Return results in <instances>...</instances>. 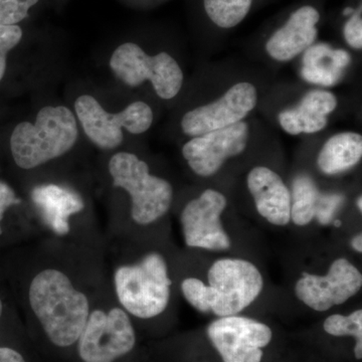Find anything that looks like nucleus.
<instances>
[{
	"mask_svg": "<svg viewBox=\"0 0 362 362\" xmlns=\"http://www.w3.org/2000/svg\"><path fill=\"white\" fill-rule=\"evenodd\" d=\"M30 304L45 334L54 345L77 342L90 315L89 300L70 278L56 269H45L33 279Z\"/></svg>",
	"mask_w": 362,
	"mask_h": 362,
	"instance_id": "obj_1",
	"label": "nucleus"
},
{
	"mask_svg": "<svg viewBox=\"0 0 362 362\" xmlns=\"http://www.w3.org/2000/svg\"><path fill=\"white\" fill-rule=\"evenodd\" d=\"M209 285L195 278L181 284L188 303L202 313L237 315L259 297L263 290L262 274L254 264L242 259H218L209 269Z\"/></svg>",
	"mask_w": 362,
	"mask_h": 362,
	"instance_id": "obj_2",
	"label": "nucleus"
},
{
	"mask_svg": "<svg viewBox=\"0 0 362 362\" xmlns=\"http://www.w3.org/2000/svg\"><path fill=\"white\" fill-rule=\"evenodd\" d=\"M78 126L70 109L47 106L40 109L35 123L21 122L11 137L16 165L32 169L64 156L77 141Z\"/></svg>",
	"mask_w": 362,
	"mask_h": 362,
	"instance_id": "obj_3",
	"label": "nucleus"
},
{
	"mask_svg": "<svg viewBox=\"0 0 362 362\" xmlns=\"http://www.w3.org/2000/svg\"><path fill=\"white\" fill-rule=\"evenodd\" d=\"M114 283L119 302L133 316L153 318L168 307L173 282L168 264L158 252L147 255L134 265L117 269Z\"/></svg>",
	"mask_w": 362,
	"mask_h": 362,
	"instance_id": "obj_4",
	"label": "nucleus"
},
{
	"mask_svg": "<svg viewBox=\"0 0 362 362\" xmlns=\"http://www.w3.org/2000/svg\"><path fill=\"white\" fill-rule=\"evenodd\" d=\"M114 187H121L132 199L131 216L139 225L154 223L168 213L173 197L165 180L151 175L146 162L129 152H119L109 162Z\"/></svg>",
	"mask_w": 362,
	"mask_h": 362,
	"instance_id": "obj_5",
	"label": "nucleus"
},
{
	"mask_svg": "<svg viewBox=\"0 0 362 362\" xmlns=\"http://www.w3.org/2000/svg\"><path fill=\"white\" fill-rule=\"evenodd\" d=\"M110 66L117 78L130 87L150 81L162 99H173L182 87V71L170 54L160 52L149 56L132 42L120 45L113 52Z\"/></svg>",
	"mask_w": 362,
	"mask_h": 362,
	"instance_id": "obj_6",
	"label": "nucleus"
},
{
	"mask_svg": "<svg viewBox=\"0 0 362 362\" xmlns=\"http://www.w3.org/2000/svg\"><path fill=\"white\" fill-rule=\"evenodd\" d=\"M76 113L88 138L102 149H114L122 143L123 128L132 134H141L149 129L153 112L144 102H134L118 114L105 111L94 97H78Z\"/></svg>",
	"mask_w": 362,
	"mask_h": 362,
	"instance_id": "obj_7",
	"label": "nucleus"
},
{
	"mask_svg": "<svg viewBox=\"0 0 362 362\" xmlns=\"http://www.w3.org/2000/svg\"><path fill=\"white\" fill-rule=\"evenodd\" d=\"M78 341L85 362H114L134 347L135 331L128 314L121 308L90 313Z\"/></svg>",
	"mask_w": 362,
	"mask_h": 362,
	"instance_id": "obj_8",
	"label": "nucleus"
},
{
	"mask_svg": "<svg viewBox=\"0 0 362 362\" xmlns=\"http://www.w3.org/2000/svg\"><path fill=\"white\" fill-rule=\"evenodd\" d=\"M207 335L223 362H261L272 340L266 324L240 316L221 317L207 328Z\"/></svg>",
	"mask_w": 362,
	"mask_h": 362,
	"instance_id": "obj_9",
	"label": "nucleus"
},
{
	"mask_svg": "<svg viewBox=\"0 0 362 362\" xmlns=\"http://www.w3.org/2000/svg\"><path fill=\"white\" fill-rule=\"evenodd\" d=\"M361 272L349 259H335L325 276L302 273L295 286L298 299L313 310L323 312L346 302L361 290Z\"/></svg>",
	"mask_w": 362,
	"mask_h": 362,
	"instance_id": "obj_10",
	"label": "nucleus"
},
{
	"mask_svg": "<svg viewBox=\"0 0 362 362\" xmlns=\"http://www.w3.org/2000/svg\"><path fill=\"white\" fill-rule=\"evenodd\" d=\"M226 206L225 195L214 189L188 202L180 216L187 246L209 251L230 249V239L221 220Z\"/></svg>",
	"mask_w": 362,
	"mask_h": 362,
	"instance_id": "obj_11",
	"label": "nucleus"
},
{
	"mask_svg": "<svg viewBox=\"0 0 362 362\" xmlns=\"http://www.w3.org/2000/svg\"><path fill=\"white\" fill-rule=\"evenodd\" d=\"M257 90L250 83L233 86L213 103L187 112L181 120L185 134L197 137L240 122L256 107Z\"/></svg>",
	"mask_w": 362,
	"mask_h": 362,
	"instance_id": "obj_12",
	"label": "nucleus"
},
{
	"mask_svg": "<svg viewBox=\"0 0 362 362\" xmlns=\"http://www.w3.org/2000/svg\"><path fill=\"white\" fill-rule=\"evenodd\" d=\"M247 137V124L240 121L192 138L183 146V157L197 175L209 177L220 170L226 159L243 153Z\"/></svg>",
	"mask_w": 362,
	"mask_h": 362,
	"instance_id": "obj_13",
	"label": "nucleus"
},
{
	"mask_svg": "<svg viewBox=\"0 0 362 362\" xmlns=\"http://www.w3.org/2000/svg\"><path fill=\"white\" fill-rule=\"evenodd\" d=\"M247 187L258 213L269 223L286 226L291 221V192L272 169L252 168L247 175Z\"/></svg>",
	"mask_w": 362,
	"mask_h": 362,
	"instance_id": "obj_14",
	"label": "nucleus"
},
{
	"mask_svg": "<svg viewBox=\"0 0 362 362\" xmlns=\"http://www.w3.org/2000/svg\"><path fill=\"white\" fill-rule=\"evenodd\" d=\"M319 18L320 16L314 7H300L267 42L269 56L276 61L286 62L306 51L316 40Z\"/></svg>",
	"mask_w": 362,
	"mask_h": 362,
	"instance_id": "obj_15",
	"label": "nucleus"
},
{
	"mask_svg": "<svg viewBox=\"0 0 362 362\" xmlns=\"http://www.w3.org/2000/svg\"><path fill=\"white\" fill-rule=\"evenodd\" d=\"M337 97L327 90L307 93L296 107L279 114V123L291 135L316 133L327 125V116L337 109Z\"/></svg>",
	"mask_w": 362,
	"mask_h": 362,
	"instance_id": "obj_16",
	"label": "nucleus"
},
{
	"mask_svg": "<svg viewBox=\"0 0 362 362\" xmlns=\"http://www.w3.org/2000/svg\"><path fill=\"white\" fill-rule=\"evenodd\" d=\"M32 197L47 225L58 235L70 232L71 216L84 209L80 195L59 185H40L33 190Z\"/></svg>",
	"mask_w": 362,
	"mask_h": 362,
	"instance_id": "obj_17",
	"label": "nucleus"
},
{
	"mask_svg": "<svg viewBox=\"0 0 362 362\" xmlns=\"http://www.w3.org/2000/svg\"><path fill=\"white\" fill-rule=\"evenodd\" d=\"M350 62V54L344 49H334L327 44L312 45L304 52L301 76L312 84L332 87L341 81Z\"/></svg>",
	"mask_w": 362,
	"mask_h": 362,
	"instance_id": "obj_18",
	"label": "nucleus"
},
{
	"mask_svg": "<svg viewBox=\"0 0 362 362\" xmlns=\"http://www.w3.org/2000/svg\"><path fill=\"white\" fill-rule=\"evenodd\" d=\"M362 156V137L354 132L333 135L323 145L317 165L327 175H339L354 168Z\"/></svg>",
	"mask_w": 362,
	"mask_h": 362,
	"instance_id": "obj_19",
	"label": "nucleus"
},
{
	"mask_svg": "<svg viewBox=\"0 0 362 362\" xmlns=\"http://www.w3.org/2000/svg\"><path fill=\"white\" fill-rule=\"evenodd\" d=\"M321 194L315 182L307 175H298L292 185L291 220L303 226L316 218Z\"/></svg>",
	"mask_w": 362,
	"mask_h": 362,
	"instance_id": "obj_20",
	"label": "nucleus"
},
{
	"mask_svg": "<svg viewBox=\"0 0 362 362\" xmlns=\"http://www.w3.org/2000/svg\"><path fill=\"white\" fill-rule=\"evenodd\" d=\"M252 0H204V9L214 25L230 28L245 20Z\"/></svg>",
	"mask_w": 362,
	"mask_h": 362,
	"instance_id": "obj_21",
	"label": "nucleus"
},
{
	"mask_svg": "<svg viewBox=\"0 0 362 362\" xmlns=\"http://www.w3.org/2000/svg\"><path fill=\"white\" fill-rule=\"evenodd\" d=\"M324 330L333 337H354L356 339L354 354L357 359L362 358V311H354L349 316L334 314L324 321Z\"/></svg>",
	"mask_w": 362,
	"mask_h": 362,
	"instance_id": "obj_22",
	"label": "nucleus"
},
{
	"mask_svg": "<svg viewBox=\"0 0 362 362\" xmlns=\"http://www.w3.org/2000/svg\"><path fill=\"white\" fill-rule=\"evenodd\" d=\"M39 0H0V25H13L28 16Z\"/></svg>",
	"mask_w": 362,
	"mask_h": 362,
	"instance_id": "obj_23",
	"label": "nucleus"
},
{
	"mask_svg": "<svg viewBox=\"0 0 362 362\" xmlns=\"http://www.w3.org/2000/svg\"><path fill=\"white\" fill-rule=\"evenodd\" d=\"M23 30L18 25H0V81L6 70L7 54L20 44Z\"/></svg>",
	"mask_w": 362,
	"mask_h": 362,
	"instance_id": "obj_24",
	"label": "nucleus"
},
{
	"mask_svg": "<svg viewBox=\"0 0 362 362\" xmlns=\"http://www.w3.org/2000/svg\"><path fill=\"white\" fill-rule=\"evenodd\" d=\"M345 40L354 49H361L362 47V18L361 6L354 11L351 18L345 23L343 28Z\"/></svg>",
	"mask_w": 362,
	"mask_h": 362,
	"instance_id": "obj_25",
	"label": "nucleus"
},
{
	"mask_svg": "<svg viewBox=\"0 0 362 362\" xmlns=\"http://www.w3.org/2000/svg\"><path fill=\"white\" fill-rule=\"evenodd\" d=\"M344 201V197L340 194H321L319 202L318 209H317L316 218L320 223H328L332 218L333 214L338 209V206Z\"/></svg>",
	"mask_w": 362,
	"mask_h": 362,
	"instance_id": "obj_26",
	"label": "nucleus"
},
{
	"mask_svg": "<svg viewBox=\"0 0 362 362\" xmlns=\"http://www.w3.org/2000/svg\"><path fill=\"white\" fill-rule=\"evenodd\" d=\"M21 204V199H18L13 188L6 182L0 180V235L2 233L1 221L4 214L9 207Z\"/></svg>",
	"mask_w": 362,
	"mask_h": 362,
	"instance_id": "obj_27",
	"label": "nucleus"
},
{
	"mask_svg": "<svg viewBox=\"0 0 362 362\" xmlns=\"http://www.w3.org/2000/svg\"><path fill=\"white\" fill-rule=\"evenodd\" d=\"M0 362H25L21 354L8 347H0Z\"/></svg>",
	"mask_w": 362,
	"mask_h": 362,
	"instance_id": "obj_28",
	"label": "nucleus"
},
{
	"mask_svg": "<svg viewBox=\"0 0 362 362\" xmlns=\"http://www.w3.org/2000/svg\"><path fill=\"white\" fill-rule=\"evenodd\" d=\"M351 247L356 250V252H362V235L361 233H357L356 237L351 240Z\"/></svg>",
	"mask_w": 362,
	"mask_h": 362,
	"instance_id": "obj_29",
	"label": "nucleus"
},
{
	"mask_svg": "<svg viewBox=\"0 0 362 362\" xmlns=\"http://www.w3.org/2000/svg\"><path fill=\"white\" fill-rule=\"evenodd\" d=\"M354 11H356V9L351 8V7H346V8L343 11V14H344V16H352Z\"/></svg>",
	"mask_w": 362,
	"mask_h": 362,
	"instance_id": "obj_30",
	"label": "nucleus"
},
{
	"mask_svg": "<svg viewBox=\"0 0 362 362\" xmlns=\"http://www.w3.org/2000/svg\"><path fill=\"white\" fill-rule=\"evenodd\" d=\"M356 206H357V207H358L359 211H362V199H361V197H358V199H357Z\"/></svg>",
	"mask_w": 362,
	"mask_h": 362,
	"instance_id": "obj_31",
	"label": "nucleus"
},
{
	"mask_svg": "<svg viewBox=\"0 0 362 362\" xmlns=\"http://www.w3.org/2000/svg\"><path fill=\"white\" fill-rule=\"evenodd\" d=\"M2 310H4V305H2L1 299H0V319H1Z\"/></svg>",
	"mask_w": 362,
	"mask_h": 362,
	"instance_id": "obj_32",
	"label": "nucleus"
},
{
	"mask_svg": "<svg viewBox=\"0 0 362 362\" xmlns=\"http://www.w3.org/2000/svg\"><path fill=\"white\" fill-rule=\"evenodd\" d=\"M334 226H337V228H339V226H341V221H334Z\"/></svg>",
	"mask_w": 362,
	"mask_h": 362,
	"instance_id": "obj_33",
	"label": "nucleus"
}]
</instances>
